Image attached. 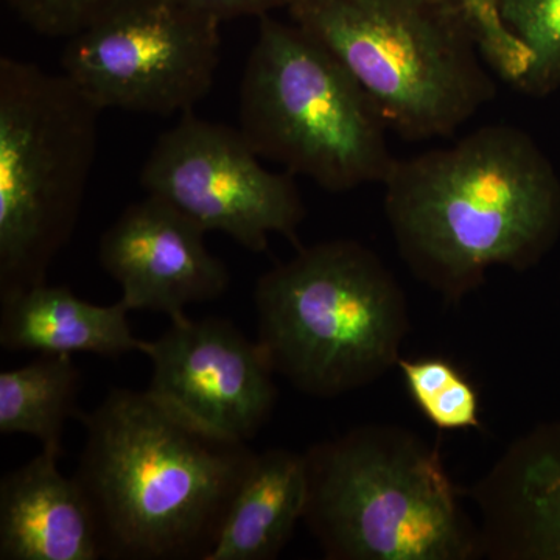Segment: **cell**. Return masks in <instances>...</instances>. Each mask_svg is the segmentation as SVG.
Masks as SVG:
<instances>
[{
	"mask_svg": "<svg viewBox=\"0 0 560 560\" xmlns=\"http://www.w3.org/2000/svg\"><path fill=\"white\" fill-rule=\"evenodd\" d=\"M401 260L458 302L490 268L528 270L560 232V178L528 132L486 125L444 149L394 161L382 184Z\"/></svg>",
	"mask_w": 560,
	"mask_h": 560,
	"instance_id": "6da1fadb",
	"label": "cell"
},
{
	"mask_svg": "<svg viewBox=\"0 0 560 560\" xmlns=\"http://www.w3.org/2000/svg\"><path fill=\"white\" fill-rule=\"evenodd\" d=\"M75 480L108 559L206 560L256 452L147 390L116 388L80 416Z\"/></svg>",
	"mask_w": 560,
	"mask_h": 560,
	"instance_id": "7a4b0ae2",
	"label": "cell"
},
{
	"mask_svg": "<svg viewBox=\"0 0 560 560\" xmlns=\"http://www.w3.org/2000/svg\"><path fill=\"white\" fill-rule=\"evenodd\" d=\"M304 522L330 560H471L480 528L440 451L397 425L357 427L304 453Z\"/></svg>",
	"mask_w": 560,
	"mask_h": 560,
	"instance_id": "3957f363",
	"label": "cell"
},
{
	"mask_svg": "<svg viewBox=\"0 0 560 560\" xmlns=\"http://www.w3.org/2000/svg\"><path fill=\"white\" fill-rule=\"evenodd\" d=\"M259 342L272 371L307 396L364 388L399 363L408 302L381 257L355 241L301 246L254 289Z\"/></svg>",
	"mask_w": 560,
	"mask_h": 560,
	"instance_id": "277c9868",
	"label": "cell"
},
{
	"mask_svg": "<svg viewBox=\"0 0 560 560\" xmlns=\"http://www.w3.org/2000/svg\"><path fill=\"white\" fill-rule=\"evenodd\" d=\"M287 10L404 139L447 138L495 97L469 18L452 0H293Z\"/></svg>",
	"mask_w": 560,
	"mask_h": 560,
	"instance_id": "5b68a950",
	"label": "cell"
},
{
	"mask_svg": "<svg viewBox=\"0 0 560 560\" xmlns=\"http://www.w3.org/2000/svg\"><path fill=\"white\" fill-rule=\"evenodd\" d=\"M238 130L261 160L331 194L383 184L396 161L359 81L308 33L270 16L243 72Z\"/></svg>",
	"mask_w": 560,
	"mask_h": 560,
	"instance_id": "8992f818",
	"label": "cell"
},
{
	"mask_svg": "<svg viewBox=\"0 0 560 560\" xmlns=\"http://www.w3.org/2000/svg\"><path fill=\"white\" fill-rule=\"evenodd\" d=\"M102 110L65 72L0 58V296L46 283L72 237Z\"/></svg>",
	"mask_w": 560,
	"mask_h": 560,
	"instance_id": "52a82bcc",
	"label": "cell"
},
{
	"mask_svg": "<svg viewBox=\"0 0 560 560\" xmlns=\"http://www.w3.org/2000/svg\"><path fill=\"white\" fill-rule=\"evenodd\" d=\"M221 22L176 0H125L62 51V72L98 108L168 117L212 90Z\"/></svg>",
	"mask_w": 560,
	"mask_h": 560,
	"instance_id": "ba28073f",
	"label": "cell"
},
{
	"mask_svg": "<svg viewBox=\"0 0 560 560\" xmlns=\"http://www.w3.org/2000/svg\"><path fill=\"white\" fill-rule=\"evenodd\" d=\"M260 160L238 128L189 110L154 142L140 184L206 232H223L253 253L267 250L272 234L301 248L298 230L307 210L296 180Z\"/></svg>",
	"mask_w": 560,
	"mask_h": 560,
	"instance_id": "9c48e42d",
	"label": "cell"
},
{
	"mask_svg": "<svg viewBox=\"0 0 560 560\" xmlns=\"http://www.w3.org/2000/svg\"><path fill=\"white\" fill-rule=\"evenodd\" d=\"M143 355L153 364L150 393L228 436L248 442L271 418L276 372L230 320L172 319Z\"/></svg>",
	"mask_w": 560,
	"mask_h": 560,
	"instance_id": "30bf717a",
	"label": "cell"
},
{
	"mask_svg": "<svg viewBox=\"0 0 560 560\" xmlns=\"http://www.w3.org/2000/svg\"><path fill=\"white\" fill-rule=\"evenodd\" d=\"M206 234L171 202L147 194L103 232L98 259L130 311L178 319L189 305L217 300L230 287V271L210 253Z\"/></svg>",
	"mask_w": 560,
	"mask_h": 560,
	"instance_id": "8fae6325",
	"label": "cell"
},
{
	"mask_svg": "<svg viewBox=\"0 0 560 560\" xmlns=\"http://www.w3.org/2000/svg\"><path fill=\"white\" fill-rule=\"evenodd\" d=\"M482 556L560 560V422L526 434L471 490Z\"/></svg>",
	"mask_w": 560,
	"mask_h": 560,
	"instance_id": "7c38bea8",
	"label": "cell"
},
{
	"mask_svg": "<svg viewBox=\"0 0 560 560\" xmlns=\"http://www.w3.org/2000/svg\"><path fill=\"white\" fill-rule=\"evenodd\" d=\"M60 456L40 448L0 480V559L105 558L90 500L75 478L58 469Z\"/></svg>",
	"mask_w": 560,
	"mask_h": 560,
	"instance_id": "4fadbf2b",
	"label": "cell"
},
{
	"mask_svg": "<svg viewBox=\"0 0 560 560\" xmlns=\"http://www.w3.org/2000/svg\"><path fill=\"white\" fill-rule=\"evenodd\" d=\"M0 346L7 352L94 353L117 359L145 353L149 341L132 335L124 301L97 305L66 287L47 283L0 296Z\"/></svg>",
	"mask_w": 560,
	"mask_h": 560,
	"instance_id": "5bb4252c",
	"label": "cell"
},
{
	"mask_svg": "<svg viewBox=\"0 0 560 560\" xmlns=\"http://www.w3.org/2000/svg\"><path fill=\"white\" fill-rule=\"evenodd\" d=\"M307 464L301 453H256L206 560H272L283 550L307 504Z\"/></svg>",
	"mask_w": 560,
	"mask_h": 560,
	"instance_id": "9a60e30c",
	"label": "cell"
},
{
	"mask_svg": "<svg viewBox=\"0 0 560 560\" xmlns=\"http://www.w3.org/2000/svg\"><path fill=\"white\" fill-rule=\"evenodd\" d=\"M81 372L72 355L39 353L31 363L0 372V434H27L43 451L62 455L66 420L81 416Z\"/></svg>",
	"mask_w": 560,
	"mask_h": 560,
	"instance_id": "2e32d148",
	"label": "cell"
},
{
	"mask_svg": "<svg viewBox=\"0 0 560 560\" xmlns=\"http://www.w3.org/2000/svg\"><path fill=\"white\" fill-rule=\"evenodd\" d=\"M397 368L416 407L434 429H480L481 404L478 390L451 361L441 357L400 359Z\"/></svg>",
	"mask_w": 560,
	"mask_h": 560,
	"instance_id": "e0dca14e",
	"label": "cell"
},
{
	"mask_svg": "<svg viewBox=\"0 0 560 560\" xmlns=\"http://www.w3.org/2000/svg\"><path fill=\"white\" fill-rule=\"evenodd\" d=\"M501 21L528 55L515 90L548 97L560 90V0H499Z\"/></svg>",
	"mask_w": 560,
	"mask_h": 560,
	"instance_id": "ac0fdd59",
	"label": "cell"
},
{
	"mask_svg": "<svg viewBox=\"0 0 560 560\" xmlns=\"http://www.w3.org/2000/svg\"><path fill=\"white\" fill-rule=\"evenodd\" d=\"M469 18L489 68L515 86L528 68V55L501 21L499 0H452Z\"/></svg>",
	"mask_w": 560,
	"mask_h": 560,
	"instance_id": "d6986e66",
	"label": "cell"
},
{
	"mask_svg": "<svg viewBox=\"0 0 560 560\" xmlns=\"http://www.w3.org/2000/svg\"><path fill=\"white\" fill-rule=\"evenodd\" d=\"M32 31L72 38L105 18L125 0H5Z\"/></svg>",
	"mask_w": 560,
	"mask_h": 560,
	"instance_id": "ffe728a7",
	"label": "cell"
},
{
	"mask_svg": "<svg viewBox=\"0 0 560 560\" xmlns=\"http://www.w3.org/2000/svg\"><path fill=\"white\" fill-rule=\"evenodd\" d=\"M189 9L224 22L235 18H265L271 11L289 9L293 0H176Z\"/></svg>",
	"mask_w": 560,
	"mask_h": 560,
	"instance_id": "44dd1931",
	"label": "cell"
}]
</instances>
